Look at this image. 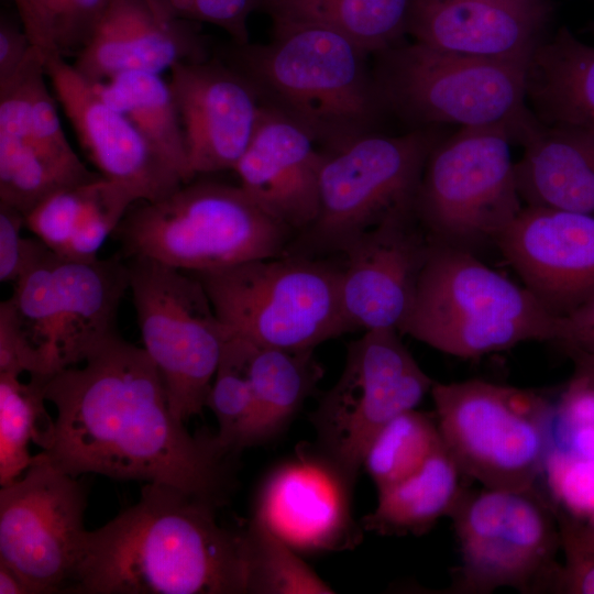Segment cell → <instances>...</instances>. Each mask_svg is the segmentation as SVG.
Returning <instances> with one entry per match:
<instances>
[{"label": "cell", "mask_w": 594, "mask_h": 594, "mask_svg": "<svg viewBox=\"0 0 594 594\" xmlns=\"http://www.w3.org/2000/svg\"><path fill=\"white\" fill-rule=\"evenodd\" d=\"M81 364L44 383L56 417L36 460L74 477L162 483L216 507L227 502L233 455L220 449L215 435L189 433L143 348L118 334Z\"/></svg>", "instance_id": "6da1fadb"}, {"label": "cell", "mask_w": 594, "mask_h": 594, "mask_svg": "<svg viewBox=\"0 0 594 594\" xmlns=\"http://www.w3.org/2000/svg\"><path fill=\"white\" fill-rule=\"evenodd\" d=\"M217 508L146 483L136 504L85 531L69 593L248 594L243 529L221 526Z\"/></svg>", "instance_id": "7a4b0ae2"}, {"label": "cell", "mask_w": 594, "mask_h": 594, "mask_svg": "<svg viewBox=\"0 0 594 594\" xmlns=\"http://www.w3.org/2000/svg\"><path fill=\"white\" fill-rule=\"evenodd\" d=\"M369 55L329 28L273 23L270 43H233L220 58L254 86L263 105L283 112L317 143L336 151L372 133L387 110Z\"/></svg>", "instance_id": "3957f363"}, {"label": "cell", "mask_w": 594, "mask_h": 594, "mask_svg": "<svg viewBox=\"0 0 594 594\" xmlns=\"http://www.w3.org/2000/svg\"><path fill=\"white\" fill-rule=\"evenodd\" d=\"M560 316L473 252L433 243L399 332L475 359L528 341H556Z\"/></svg>", "instance_id": "277c9868"}, {"label": "cell", "mask_w": 594, "mask_h": 594, "mask_svg": "<svg viewBox=\"0 0 594 594\" xmlns=\"http://www.w3.org/2000/svg\"><path fill=\"white\" fill-rule=\"evenodd\" d=\"M113 235L124 257L143 256L187 273L278 256L294 238L240 185L210 180L134 202Z\"/></svg>", "instance_id": "5b68a950"}, {"label": "cell", "mask_w": 594, "mask_h": 594, "mask_svg": "<svg viewBox=\"0 0 594 594\" xmlns=\"http://www.w3.org/2000/svg\"><path fill=\"white\" fill-rule=\"evenodd\" d=\"M230 336L256 346L314 349L352 332L341 301V265L282 254L193 272Z\"/></svg>", "instance_id": "8992f818"}, {"label": "cell", "mask_w": 594, "mask_h": 594, "mask_svg": "<svg viewBox=\"0 0 594 594\" xmlns=\"http://www.w3.org/2000/svg\"><path fill=\"white\" fill-rule=\"evenodd\" d=\"M377 55L387 110L424 125H504L515 142L538 120L527 103L528 63L476 58L413 41Z\"/></svg>", "instance_id": "52a82bcc"}, {"label": "cell", "mask_w": 594, "mask_h": 594, "mask_svg": "<svg viewBox=\"0 0 594 594\" xmlns=\"http://www.w3.org/2000/svg\"><path fill=\"white\" fill-rule=\"evenodd\" d=\"M444 447L488 488L536 487L552 447L556 406L536 392L468 380L430 391Z\"/></svg>", "instance_id": "ba28073f"}, {"label": "cell", "mask_w": 594, "mask_h": 594, "mask_svg": "<svg viewBox=\"0 0 594 594\" xmlns=\"http://www.w3.org/2000/svg\"><path fill=\"white\" fill-rule=\"evenodd\" d=\"M439 139L430 129L403 135L372 132L328 151L319 176L318 216L293 238L285 254H342L387 218L415 211L424 167Z\"/></svg>", "instance_id": "9c48e42d"}, {"label": "cell", "mask_w": 594, "mask_h": 594, "mask_svg": "<svg viewBox=\"0 0 594 594\" xmlns=\"http://www.w3.org/2000/svg\"><path fill=\"white\" fill-rule=\"evenodd\" d=\"M510 129L459 128L426 161L416 216L431 240L473 252L499 235L522 209Z\"/></svg>", "instance_id": "30bf717a"}, {"label": "cell", "mask_w": 594, "mask_h": 594, "mask_svg": "<svg viewBox=\"0 0 594 594\" xmlns=\"http://www.w3.org/2000/svg\"><path fill=\"white\" fill-rule=\"evenodd\" d=\"M450 517L461 552L452 592H553L559 522L537 487L465 490Z\"/></svg>", "instance_id": "8fae6325"}, {"label": "cell", "mask_w": 594, "mask_h": 594, "mask_svg": "<svg viewBox=\"0 0 594 594\" xmlns=\"http://www.w3.org/2000/svg\"><path fill=\"white\" fill-rule=\"evenodd\" d=\"M127 265L143 349L185 422L206 407L229 332L193 274L143 256L128 257Z\"/></svg>", "instance_id": "7c38bea8"}, {"label": "cell", "mask_w": 594, "mask_h": 594, "mask_svg": "<svg viewBox=\"0 0 594 594\" xmlns=\"http://www.w3.org/2000/svg\"><path fill=\"white\" fill-rule=\"evenodd\" d=\"M129 286L120 256L76 261L53 251L13 284L9 299L48 378L84 363L119 334L118 312Z\"/></svg>", "instance_id": "4fadbf2b"}, {"label": "cell", "mask_w": 594, "mask_h": 594, "mask_svg": "<svg viewBox=\"0 0 594 594\" xmlns=\"http://www.w3.org/2000/svg\"><path fill=\"white\" fill-rule=\"evenodd\" d=\"M433 384L398 330L365 331L348 345L339 380L311 415L316 446L356 482L376 433L396 416L415 409Z\"/></svg>", "instance_id": "5bb4252c"}, {"label": "cell", "mask_w": 594, "mask_h": 594, "mask_svg": "<svg viewBox=\"0 0 594 594\" xmlns=\"http://www.w3.org/2000/svg\"><path fill=\"white\" fill-rule=\"evenodd\" d=\"M87 492L77 477L46 462L0 491V562L32 594L69 593L79 561Z\"/></svg>", "instance_id": "9a60e30c"}, {"label": "cell", "mask_w": 594, "mask_h": 594, "mask_svg": "<svg viewBox=\"0 0 594 594\" xmlns=\"http://www.w3.org/2000/svg\"><path fill=\"white\" fill-rule=\"evenodd\" d=\"M44 75L43 55L31 45L0 85V202L24 216L50 195L101 176L67 141Z\"/></svg>", "instance_id": "2e32d148"}, {"label": "cell", "mask_w": 594, "mask_h": 594, "mask_svg": "<svg viewBox=\"0 0 594 594\" xmlns=\"http://www.w3.org/2000/svg\"><path fill=\"white\" fill-rule=\"evenodd\" d=\"M353 481L317 446H304L263 477L252 507L258 521L298 553L349 549L359 543Z\"/></svg>", "instance_id": "e0dca14e"}, {"label": "cell", "mask_w": 594, "mask_h": 594, "mask_svg": "<svg viewBox=\"0 0 594 594\" xmlns=\"http://www.w3.org/2000/svg\"><path fill=\"white\" fill-rule=\"evenodd\" d=\"M433 243L409 211L364 232L342 253L341 301L352 331L400 330Z\"/></svg>", "instance_id": "ac0fdd59"}, {"label": "cell", "mask_w": 594, "mask_h": 594, "mask_svg": "<svg viewBox=\"0 0 594 594\" xmlns=\"http://www.w3.org/2000/svg\"><path fill=\"white\" fill-rule=\"evenodd\" d=\"M169 70L194 174L234 169L260 121L258 92L220 57L176 63Z\"/></svg>", "instance_id": "d6986e66"}, {"label": "cell", "mask_w": 594, "mask_h": 594, "mask_svg": "<svg viewBox=\"0 0 594 594\" xmlns=\"http://www.w3.org/2000/svg\"><path fill=\"white\" fill-rule=\"evenodd\" d=\"M45 73L82 147L100 174L125 187L136 200H161L185 183L135 125L110 107L65 57L44 59Z\"/></svg>", "instance_id": "ffe728a7"}, {"label": "cell", "mask_w": 594, "mask_h": 594, "mask_svg": "<svg viewBox=\"0 0 594 594\" xmlns=\"http://www.w3.org/2000/svg\"><path fill=\"white\" fill-rule=\"evenodd\" d=\"M495 244L553 314L562 316L594 294V216L525 206Z\"/></svg>", "instance_id": "44dd1931"}, {"label": "cell", "mask_w": 594, "mask_h": 594, "mask_svg": "<svg viewBox=\"0 0 594 594\" xmlns=\"http://www.w3.org/2000/svg\"><path fill=\"white\" fill-rule=\"evenodd\" d=\"M550 14L547 0H410L406 34L444 52L528 63Z\"/></svg>", "instance_id": "7402d4cb"}, {"label": "cell", "mask_w": 594, "mask_h": 594, "mask_svg": "<svg viewBox=\"0 0 594 594\" xmlns=\"http://www.w3.org/2000/svg\"><path fill=\"white\" fill-rule=\"evenodd\" d=\"M315 138L283 112L263 105L253 138L238 162L240 186L294 237L319 211V176L324 152Z\"/></svg>", "instance_id": "603a6c76"}, {"label": "cell", "mask_w": 594, "mask_h": 594, "mask_svg": "<svg viewBox=\"0 0 594 594\" xmlns=\"http://www.w3.org/2000/svg\"><path fill=\"white\" fill-rule=\"evenodd\" d=\"M76 56L74 67L91 82L130 70L160 74L176 63L209 58L197 25L170 16L156 0H112Z\"/></svg>", "instance_id": "cb8c5ba5"}, {"label": "cell", "mask_w": 594, "mask_h": 594, "mask_svg": "<svg viewBox=\"0 0 594 594\" xmlns=\"http://www.w3.org/2000/svg\"><path fill=\"white\" fill-rule=\"evenodd\" d=\"M519 143L516 175L526 206L594 216V135L538 120Z\"/></svg>", "instance_id": "d4e9b609"}, {"label": "cell", "mask_w": 594, "mask_h": 594, "mask_svg": "<svg viewBox=\"0 0 594 594\" xmlns=\"http://www.w3.org/2000/svg\"><path fill=\"white\" fill-rule=\"evenodd\" d=\"M136 201L125 187L101 175L50 195L25 216V226L55 254L92 261Z\"/></svg>", "instance_id": "484cf974"}, {"label": "cell", "mask_w": 594, "mask_h": 594, "mask_svg": "<svg viewBox=\"0 0 594 594\" xmlns=\"http://www.w3.org/2000/svg\"><path fill=\"white\" fill-rule=\"evenodd\" d=\"M527 103L543 124L594 135V46L565 28L546 38L528 63Z\"/></svg>", "instance_id": "4316f807"}, {"label": "cell", "mask_w": 594, "mask_h": 594, "mask_svg": "<svg viewBox=\"0 0 594 594\" xmlns=\"http://www.w3.org/2000/svg\"><path fill=\"white\" fill-rule=\"evenodd\" d=\"M463 477L443 443L415 474L377 491V504L361 524L380 535H421L450 517L465 492Z\"/></svg>", "instance_id": "83f0119b"}, {"label": "cell", "mask_w": 594, "mask_h": 594, "mask_svg": "<svg viewBox=\"0 0 594 594\" xmlns=\"http://www.w3.org/2000/svg\"><path fill=\"white\" fill-rule=\"evenodd\" d=\"M250 343V342H249ZM248 373L253 416L245 448L284 431L322 377L314 351H288L250 343Z\"/></svg>", "instance_id": "f1b7e54d"}, {"label": "cell", "mask_w": 594, "mask_h": 594, "mask_svg": "<svg viewBox=\"0 0 594 594\" xmlns=\"http://www.w3.org/2000/svg\"><path fill=\"white\" fill-rule=\"evenodd\" d=\"M94 85L100 97L135 125L185 184L195 179L173 94L158 74L123 72Z\"/></svg>", "instance_id": "f546056e"}, {"label": "cell", "mask_w": 594, "mask_h": 594, "mask_svg": "<svg viewBox=\"0 0 594 594\" xmlns=\"http://www.w3.org/2000/svg\"><path fill=\"white\" fill-rule=\"evenodd\" d=\"M410 0H261L273 23L329 28L377 54L406 34Z\"/></svg>", "instance_id": "4dcf8cb0"}, {"label": "cell", "mask_w": 594, "mask_h": 594, "mask_svg": "<svg viewBox=\"0 0 594 594\" xmlns=\"http://www.w3.org/2000/svg\"><path fill=\"white\" fill-rule=\"evenodd\" d=\"M31 377L0 374V484L16 481L31 465L32 441L44 450L52 438L54 420L45 408L44 383Z\"/></svg>", "instance_id": "1f68e13d"}, {"label": "cell", "mask_w": 594, "mask_h": 594, "mask_svg": "<svg viewBox=\"0 0 594 594\" xmlns=\"http://www.w3.org/2000/svg\"><path fill=\"white\" fill-rule=\"evenodd\" d=\"M442 444L436 418L410 409L376 433L366 449L362 468L381 491L415 474Z\"/></svg>", "instance_id": "d6a6232c"}, {"label": "cell", "mask_w": 594, "mask_h": 594, "mask_svg": "<svg viewBox=\"0 0 594 594\" xmlns=\"http://www.w3.org/2000/svg\"><path fill=\"white\" fill-rule=\"evenodd\" d=\"M112 0H14L30 44L45 59L78 53Z\"/></svg>", "instance_id": "836d02e7"}, {"label": "cell", "mask_w": 594, "mask_h": 594, "mask_svg": "<svg viewBox=\"0 0 594 594\" xmlns=\"http://www.w3.org/2000/svg\"><path fill=\"white\" fill-rule=\"evenodd\" d=\"M248 594H330L334 591L300 554L258 521L243 529Z\"/></svg>", "instance_id": "e575fe53"}, {"label": "cell", "mask_w": 594, "mask_h": 594, "mask_svg": "<svg viewBox=\"0 0 594 594\" xmlns=\"http://www.w3.org/2000/svg\"><path fill=\"white\" fill-rule=\"evenodd\" d=\"M249 352L248 341L229 334L206 399L218 422L216 442L232 455L245 448L253 416Z\"/></svg>", "instance_id": "d590c367"}, {"label": "cell", "mask_w": 594, "mask_h": 594, "mask_svg": "<svg viewBox=\"0 0 594 594\" xmlns=\"http://www.w3.org/2000/svg\"><path fill=\"white\" fill-rule=\"evenodd\" d=\"M25 216L0 202V280L14 284L38 264L50 248L35 235L23 237Z\"/></svg>", "instance_id": "8d00e7d4"}, {"label": "cell", "mask_w": 594, "mask_h": 594, "mask_svg": "<svg viewBox=\"0 0 594 594\" xmlns=\"http://www.w3.org/2000/svg\"><path fill=\"white\" fill-rule=\"evenodd\" d=\"M48 378L41 353L22 327L10 301L0 304V374Z\"/></svg>", "instance_id": "74e56055"}, {"label": "cell", "mask_w": 594, "mask_h": 594, "mask_svg": "<svg viewBox=\"0 0 594 594\" xmlns=\"http://www.w3.org/2000/svg\"><path fill=\"white\" fill-rule=\"evenodd\" d=\"M558 522L564 563L553 593L594 594V547L582 541L564 522Z\"/></svg>", "instance_id": "f35d334b"}, {"label": "cell", "mask_w": 594, "mask_h": 594, "mask_svg": "<svg viewBox=\"0 0 594 594\" xmlns=\"http://www.w3.org/2000/svg\"><path fill=\"white\" fill-rule=\"evenodd\" d=\"M258 9L252 0H197L194 21L207 22L227 31L235 44L249 43L246 21Z\"/></svg>", "instance_id": "ab89813d"}, {"label": "cell", "mask_w": 594, "mask_h": 594, "mask_svg": "<svg viewBox=\"0 0 594 594\" xmlns=\"http://www.w3.org/2000/svg\"><path fill=\"white\" fill-rule=\"evenodd\" d=\"M564 350L594 354V294L569 312L560 316L557 340Z\"/></svg>", "instance_id": "60d3db41"}, {"label": "cell", "mask_w": 594, "mask_h": 594, "mask_svg": "<svg viewBox=\"0 0 594 594\" xmlns=\"http://www.w3.org/2000/svg\"><path fill=\"white\" fill-rule=\"evenodd\" d=\"M31 48L25 32L6 18L0 22V85L20 68Z\"/></svg>", "instance_id": "b9f144b4"}, {"label": "cell", "mask_w": 594, "mask_h": 594, "mask_svg": "<svg viewBox=\"0 0 594 594\" xmlns=\"http://www.w3.org/2000/svg\"><path fill=\"white\" fill-rule=\"evenodd\" d=\"M0 594H32L19 573L0 562Z\"/></svg>", "instance_id": "7bdbcfd3"}, {"label": "cell", "mask_w": 594, "mask_h": 594, "mask_svg": "<svg viewBox=\"0 0 594 594\" xmlns=\"http://www.w3.org/2000/svg\"><path fill=\"white\" fill-rule=\"evenodd\" d=\"M558 519L564 522L585 543L594 547V510L582 521L574 520L563 514Z\"/></svg>", "instance_id": "ee69618b"}, {"label": "cell", "mask_w": 594, "mask_h": 594, "mask_svg": "<svg viewBox=\"0 0 594 594\" xmlns=\"http://www.w3.org/2000/svg\"><path fill=\"white\" fill-rule=\"evenodd\" d=\"M574 364V376L581 377L594 385V354L578 350H565Z\"/></svg>", "instance_id": "f6af8a7d"}, {"label": "cell", "mask_w": 594, "mask_h": 594, "mask_svg": "<svg viewBox=\"0 0 594 594\" xmlns=\"http://www.w3.org/2000/svg\"><path fill=\"white\" fill-rule=\"evenodd\" d=\"M173 18L194 21L197 0H156Z\"/></svg>", "instance_id": "bcb514c9"}, {"label": "cell", "mask_w": 594, "mask_h": 594, "mask_svg": "<svg viewBox=\"0 0 594 594\" xmlns=\"http://www.w3.org/2000/svg\"><path fill=\"white\" fill-rule=\"evenodd\" d=\"M252 1L255 2L257 7H260L261 0H252Z\"/></svg>", "instance_id": "7dc6e473"}]
</instances>
